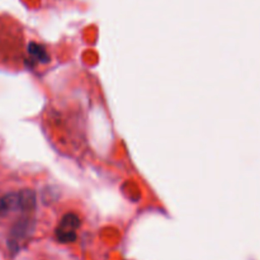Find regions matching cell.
Wrapping results in <instances>:
<instances>
[{
    "mask_svg": "<svg viewBox=\"0 0 260 260\" xmlns=\"http://www.w3.org/2000/svg\"><path fill=\"white\" fill-rule=\"evenodd\" d=\"M80 226V218L75 213H66L61 218L57 229H56V235L61 243H73L76 239V230Z\"/></svg>",
    "mask_w": 260,
    "mask_h": 260,
    "instance_id": "cell-1",
    "label": "cell"
},
{
    "mask_svg": "<svg viewBox=\"0 0 260 260\" xmlns=\"http://www.w3.org/2000/svg\"><path fill=\"white\" fill-rule=\"evenodd\" d=\"M33 230V221L30 218H23V220L18 221L12 229L9 238V246L13 251L18 250L20 244L29 236V234Z\"/></svg>",
    "mask_w": 260,
    "mask_h": 260,
    "instance_id": "cell-2",
    "label": "cell"
},
{
    "mask_svg": "<svg viewBox=\"0 0 260 260\" xmlns=\"http://www.w3.org/2000/svg\"><path fill=\"white\" fill-rule=\"evenodd\" d=\"M23 211L22 197L19 193H9L0 197V215H8V213Z\"/></svg>",
    "mask_w": 260,
    "mask_h": 260,
    "instance_id": "cell-3",
    "label": "cell"
},
{
    "mask_svg": "<svg viewBox=\"0 0 260 260\" xmlns=\"http://www.w3.org/2000/svg\"><path fill=\"white\" fill-rule=\"evenodd\" d=\"M28 51H29V53L32 55V57L35 58V60L43 61V62H46V61H47V57H48L47 53H46L45 48L41 47V46L35 45V43H30Z\"/></svg>",
    "mask_w": 260,
    "mask_h": 260,
    "instance_id": "cell-4",
    "label": "cell"
}]
</instances>
